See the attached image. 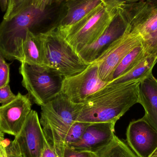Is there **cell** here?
I'll return each mask as SVG.
<instances>
[{
  "instance_id": "6da1fadb",
  "label": "cell",
  "mask_w": 157,
  "mask_h": 157,
  "mask_svg": "<svg viewBox=\"0 0 157 157\" xmlns=\"http://www.w3.org/2000/svg\"><path fill=\"white\" fill-rule=\"evenodd\" d=\"M140 82L108 83L81 103L76 121L116 124L138 103Z\"/></svg>"
},
{
  "instance_id": "7a4b0ae2",
  "label": "cell",
  "mask_w": 157,
  "mask_h": 157,
  "mask_svg": "<svg viewBox=\"0 0 157 157\" xmlns=\"http://www.w3.org/2000/svg\"><path fill=\"white\" fill-rule=\"evenodd\" d=\"M81 103L72 102L61 93L41 106L40 124L45 137L61 157L63 140L71 126L76 122Z\"/></svg>"
},
{
  "instance_id": "3957f363",
  "label": "cell",
  "mask_w": 157,
  "mask_h": 157,
  "mask_svg": "<svg viewBox=\"0 0 157 157\" xmlns=\"http://www.w3.org/2000/svg\"><path fill=\"white\" fill-rule=\"evenodd\" d=\"M42 12L31 5L10 20L0 23V52L7 60L24 61L23 45L27 31L44 18Z\"/></svg>"
},
{
  "instance_id": "277c9868",
  "label": "cell",
  "mask_w": 157,
  "mask_h": 157,
  "mask_svg": "<svg viewBox=\"0 0 157 157\" xmlns=\"http://www.w3.org/2000/svg\"><path fill=\"white\" fill-rule=\"evenodd\" d=\"M116 8L131 31L141 36L147 53L157 59V1L124 3Z\"/></svg>"
},
{
  "instance_id": "5b68a950",
  "label": "cell",
  "mask_w": 157,
  "mask_h": 157,
  "mask_svg": "<svg viewBox=\"0 0 157 157\" xmlns=\"http://www.w3.org/2000/svg\"><path fill=\"white\" fill-rule=\"evenodd\" d=\"M39 34L44 45L47 66L63 78L78 74L89 65L64 39L56 26Z\"/></svg>"
},
{
  "instance_id": "8992f818",
  "label": "cell",
  "mask_w": 157,
  "mask_h": 157,
  "mask_svg": "<svg viewBox=\"0 0 157 157\" xmlns=\"http://www.w3.org/2000/svg\"><path fill=\"white\" fill-rule=\"evenodd\" d=\"M117 13L116 7H107L102 4L71 26L58 30L78 53L84 47L92 44L102 35Z\"/></svg>"
},
{
  "instance_id": "52a82bcc",
  "label": "cell",
  "mask_w": 157,
  "mask_h": 157,
  "mask_svg": "<svg viewBox=\"0 0 157 157\" xmlns=\"http://www.w3.org/2000/svg\"><path fill=\"white\" fill-rule=\"evenodd\" d=\"M19 72L30 99L40 107L61 93L64 78L49 67L22 63Z\"/></svg>"
},
{
  "instance_id": "ba28073f",
  "label": "cell",
  "mask_w": 157,
  "mask_h": 157,
  "mask_svg": "<svg viewBox=\"0 0 157 157\" xmlns=\"http://www.w3.org/2000/svg\"><path fill=\"white\" fill-rule=\"evenodd\" d=\"M142 41L141 36L131 31L128 26L124 34L113 41L93 62L98 66L99 78L107 83L111 82L113 72L121 61Z\"/></svg>"
},
{
  "instance_id": "9c48e42d",
  "label": "cell",
  "mask_w": 157,
  "mask_h": 157,
  "mask_svg": "<svg viewBox=\"0 0 157 157\" xmlns=\"http://www.w3.org/2000/svg\"><path fill=\"white\" fill-rule=\"evenodd\" d=\"M109 83L99 77L98 66L92 62L78 74L63 78L61 93L75 103H82Z\"/></svg>"
},
{
  "instance_id": "30bf717a",
  "label": "cell",
  "mask_w": 157,
  "mask_h": 157,
  "mask_svg": "<svg viewBox=\"0 0 157 157\" xmlns=\"http://www.w3.org/2000/svg\"><path fill=\"white\" fill-rule=\"evenodd\" d=\"M31 100L28 94L18 92L13 100L0 106V131L16 136L30 113Z\"/></svg>"
},
{
  "instance_id": "8fae6325",
  "label": "cell",
  "mask_w": 157,
  "mask_h": 157,
  "mask_svg": "<svg viewBox=\"0 0 157 157\" xmlns=\"http://www.w3.org/2000/svg\"><path fill=\"white\" fill-rule=\"evenodd\" d=\"M13 140L23 157H42L45 136L37 113L32 110Z\"/></svg>"
},
{
  "instance_id": "7c38bea8",
  "label": "cell",
  "mask_w": 157,
  "mask_h": 157,
  "mask_svg": "<svg viewBox=\"0 0 157 157\" xmlns=\"http://www.w3.org/2000/svg\"><path fill=\"white\" fill-rule=\"evenodd\" d=\"M126 140L137 156L150 157L157 148V131L143 117L129 124Z\"/></svg>"
},
{
  "instance_id": "4fadbf2b",
  "label": "cell",
  "mask_w": 157,
  "mask_h": 157,
  "mask_svg": "<svg viewBox=\"0 0 157 157\" xmlns=\"http://www.w3.org/2000/svg\"><path fill=\"white\" fill-rule=\"evenodd\" d=\"M115 123L112 122L90 123L80 140L68 147L80 151L98 153L114 139Z\"/></svg>"
},
{
  "instance_id": "5bb4252c",
  "label": "cell",
  "mask_w": 157,
  "mask_h": 157,
  "mask_svg": "<svg viewBox=\"0 0 157 157\" xmlns=\"http://www.w3.org/2000/svg\"><path fill=\"white\" fill-rule=\"evenodd\" d=\"M128 27L126 21L117 11V14L102 35L95 42L82 48L78 55L85 62L92 63L110 44L124 34Z\"/></svg>"
},
{
  "instance_id": "9a60e30c",
  "label": "cell",
  "mask_w": 157,
  "mask_h": 157,
  "mask_svg": "<svg viewBox=\"0 0 157 157\" xmlns=\"http://www.w3.org/2000/svg\"><path fill=\"white\" fill-rule=\"evenodd\" d=\"M138 103L144 107V116L157 131V79L151 73L140 81Z\"/></svg>"
},
{
  "instance_id": "2e32d148",
  "label": "cell",
  "mask_w": 157,
  "mask_h": 157,
  "mask_svg": "<svg viewBox=\"0 0 157 157\" xmlns=\"http://www.w3.org/2000/svg\"><path fill=\"white\" fill-rule=\"evenodd\" d=\"M64 3L65 12L56 26L59 31L76 24L97 6L102 4L100 0H73Z\"/></svg>"
},
{
  "instance_id": "e0dca14e",
  "label": "cell",
  "mask_w": 157,
  "mask_h": 157,
  "mask_svg": "<svg viewBox=\"0 0 157 157\" xmlns=\"http://www.w3.org/2000/svg\"><path fill=\"white\" fill-rule=\"evenodd\" d=\"M23 52L24 63L48 67L44 45L39 33L35 34L30 29L27 31Z\"/></svg>"
},
{
  "instance_id": "ac0fdd59",
  "label": "cell",
  "mask_w": 157,
  "mask_h": 157,
  "mask_svg": "<svg viewBox=\"0 0 157 157\" xmlns=\"http://www.w3.org/2000/svg\"><path fill=\"white\" fill-rule=\"evenodd\" d=\"M148 55L149 54L147 52L142 41L127 53L121 61L113 72L112 81L131 71Z\"/></svg>"
},
{
  "instance_id": "d6986e66",
  "label": "cell",
  "mask_w": 157,
  "mask_h": 157,
  "mask_svg": "<svg viewBox=\"0 0 157 157\" xmlns=\"http://www.w3.org/2000/svg\"><path fill=\"white\" fill-rule=\"evenodd\" d=\"M157 63V59L155 56L148 55L131 71L111 82L127 83L141 81L152 73L153 68Z\"/></svg>"
},
{
  "instance_id": "ffe728a7",
  "label": "cell",
  "mask_w": 157,
  "mask_h": 157,
  "mask_svg": "<svg viewBox=\"0 0 157 157\" xmlns=\"http://www.w3.org/2000/svg\"><path fill=\"white\" fill-rule=\"evenodd\" d=\"M96 154L98 157H138L116 136L109 145Z\"/></svg>"
},
{
  "instance_id": "44dd1931",
  "label": "cell",
  "mask_w": 157,
  "mask_h": 157,
  "mask_svg": "<svg viewBox=\"0 0 157 157\" xmlns=\"http://www.w3.org/2000/svg\"><path fill=\"white\" fill-rule=\"evenodd\" d=\"M90 124L81 122H75L67 132L63 140L64 148L78 142Z\"/></svg>"
},
{
  "instance_id": "7402d4cb",
  "label": "cell",
  "mask_w": 157,
  "mask_h": 157,
  "mask_svg": "<svg viewBox=\"0 0 157 157\" xmlns=\"http://www.w3.org/2000/svg\"><path fill=\"white\" fill-rule=\"evenodd\" d=\"M0 157H23L17 144L4 138L0 131Z\"/></svg>"
},
{
  "instance_id": "603a6c76",
  "label": "cell",
  "mask_w": 157,
  "mask_h": 157,
  "mask_svg": "<svg viewBox=\"0 0 157 157\" xmlns=\"http://www.w3.org/2000/svg\"><path fill=\"white\" fill-rule=\"evenodd\" d=\"M32 4V0H8L7 10L3 19L10 20Z\"/></svg>"
},
{
  "instance_id": "cb8c5ba5",
  "label": "cell",
  "mask_w": 157,
  "mask_h": 157,
  "mask_svg": "<svg viewBox=\"0 0 157 157\" xmlns=\"http://www.w3.org/2000/svg\"><path fill=\"white\" fill-rule=\"evenodd\" d=\"M61 157H98L95 153L87 151H80L70 147L63 149Z\"/></svg>"
},
{
  "instance_id": "d4e9b609",
  "label": "cell",
  "mask_w": 157,
  "mask_h": 157,
  "mask_svg": "<svg viewBox=\"0 0 157 157\" xmlns=\"http://www.w3.org/2000/svg\"><path fill=\"white\" fill-rule=\"evenodd\" d=\"M10 80V64L6 61L0 64V88L9 85Z\"/></svg>"
},
{
  "instance_id": "484cf974",
  "label": "cell",
  "mask_w": 157,
  "mask_h": 157,
  "mask_svg": "<svg viewBox=\"0 0 157 157\" xmlns=\"http://www.w3.org/2000/svg\"><path fill=\"white\" fill-rule=\"evenodd\" d=\"M16 95L13 94L9 85L0 88V104H5L13 100Z\"/></svg>"
},
{
  "instance_id": "4316f807",
  "label": "cell",
  "mask_w": 157,
  "mask_h": 157,
  "mask_svg": "<svg viewBox=\"0 0 157 157\" xmlns=\"http://www.w3.org/2000/svg\"><path fill=\"white\" fill-rule=\"evenodd\" d=\"M42 157H59L51 144L45 137Z\"/></svg>"
},
{
  "instance_id": "83f0119b",
  "label": "cell",
  "mask_w": 157,
  "mask_h": 157,
  "mask_svg": "<svg viewBox=\"0 0 157 157\" xmlns=\"http://www.w3.org/2000/svg\"><path fill=\"white\" fill-rule=\"evenodd\" d=\"M54 0H32L33 6L42 11L45 12L47 6L51 5Z\"/></svg>"
},
{
  "instance_id": "f1b7e54d",
  "label": "cell",
  "mask_w": 157,
  "mask_h": 157,
  "mask_svg": "<svg viewBox=\"0 0 157 157\" xmlns=\"http://www.w3.org/2000/svg\"><path fill=\"white\" fill-rule=\"evenodd\" d=\"M103 5L108 7L114 8L121 4L122 0H100Z\"/></svg>"
},
{
  "instance_id": "f546056e",
  "label": "cell",
  "mask_w": 157,
  "mask_h": 157,
  "mask_svg": "<svg viewBox=\"0 0 157 157\" xmlns=\"http://www.w3.org/2000/svg\"><path fill=\"white\" fill-rule=\"evenodd\" d=\"M8 0H0V8L2 12H6Z\"/></svg>"
},
{
  "instance_id": "4dcf8cb0",
  "label": "cell",
  "mask_w": 157,
  "mask_h": 157,
  "mask_svg": "<svg viewBox=\"0 0 157 157\" xmlns=\"http://www.w3.org/2000/svg\"><path fill=\"white\" fill-rule=\"evenodd\" d=\"M54 1H55V2L59 4L67 2L70 1H73V0H54Z\"/></svg>"
},
{
  "instance_id": "1f68e13d",
  "label": "cell",
  "mask_w": 157,
  "mask_h": 157,
  "mask_svg": "<svg viewBox=\"0 0 157 157\" xmlns=\"http://www.w3.org/2000/svg\"><path fill=\"white\" fill-rule=\"evenodd\" d=\"M4 61H5V58H4L3 56L2 53L0 52V64L4 62Z\"/></svg>"
},
{
  "instance_id": "d6a6232c",
  "label": "cell",
  "mask_w": 157,
  "mask_h": 157,
  "mask_svg": "<svg viewBox=\"0 0 157 157\" xmlns=\"http://www.w3.org/2000/svg\"><path fill=\"white\" fill-rule=\"evenodd\" d=\"M150 157H157V148Z\"/></svg>"
}]
</instances>
